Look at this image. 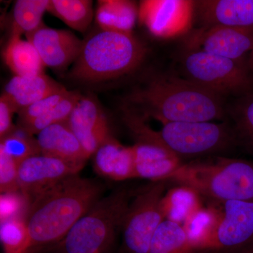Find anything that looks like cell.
<instances>
[{
    "mask_svg": "<svg viewBox=\"0 0 253 253\" xmlns=\"http://www.w3.org/2000/svg\"><path fill=\"white\" fill-rule=\"evenodd\" d=\"M103 188L97 181L69 176L33 199L26 220L30 252L55 246L99 201Z\"/></svg>",
    "mask_w": 253,
    "mask_h": 253,
    "instance_id": "6da1fadb",
    "label": "cell"
},
{
    "mask_svg": "<svg viewBox=\"0 0 253 253\" xmlns=\"http://www.w3.org/2000/svg\"><path fill=\"white\" fill-rule=\"evenodd\" d=\"M224 98L186 78L158 76L133 91L129 100L143 117L168 122H212L224 115Z\"/></svg>",
    "mask_w": 253,
    "mask_h": 253,
    "instance_id": "7a4b0ae2",
    "label": "cell"
},
{
    "mask_svg": "<svg viewBox=\"0 0 253 253\" xmlns=\"http://www.w3.org/2000/svg\"><path fill=\"white\" fill-rule=\"evenodd\" d=\"M145 54L146 49L132 33L101 30L83 42L69 76L85 82L120 77L137 68Z\"/></svg>",
    "mask_w": 253,
    "mask_h": 253,
    "instance_id": "3957f363",
    "label": "cell"
},
{
    "mask_svg": "<svg viewBox=\"0 0 253 253\" xmlns=\"http://www.w3.org/2000/svg\"><path fill=\"white\" fill-rule=\"evenodd\" d=\"M124 121L137 142L161 146L179 157L195 156L223 149L231 144L232 133L224 123L168 122L160 130H154L139 113L126 109Z\"/></svg>",
    "mask_w": 253,
    "mask_h": 253,
    "instance_id": "277c9868",
    "label": "cell"
},
{
    "mask_svg": "<svg viewBox=\"0 0 253 253\" xmlns=\"http://www.w3.org/2000/svg\"><path fill=\"white\" fill-rule=\"evenodd\" d=\"M181 186L219 201L253 202V162L217 158L181 165L168 176Z\"/></svg>",
    "mask_w": 253,
    "mask_h": 253,
    "instance_id": "5b68a950",
    "label": "cell"
},
{
    "mask_svg": "<svg viewBox=\"0 0 253 253\" xmlns=\"http://www.w3.org/2000/svg\"><path fill=\"white\" fill-rule=\"evenodd\" d=\"M130 202L126 189L116 190L100 199L55 245L54 253H107L123 228Z\"/></svg>",
    "mask_w": 253,
    "mask_h": 253,
    "instance_id": "8992f818",
    "label": "cell"
},
{
    "mask_svg": "<svg viewBox=\"0 0 253 253\" xmlns=\"http://www.w3.org/2000/svg\"><path fill=\"white\" fill-rule=\"evenodd\" d=\"M186 79L221 97L241 96L253 91V77L247 61H234L189 50L183 59Z\"/></svg>",
    "mask_w": 253,
    "mask_h": 253,
    "instance_id": "52a82bcc",
    "label": "cell"
},
{
    "mask_svg": "<svg viewBox=\"0 0 253 253\" xmlns=\"http://www.w3.org/2000/svg\"><path fill=\"white\" fill-rule=\"evenodd\" d=\"M192 241L199 253H231L253 245V202L227 201Z\"/></svg>",
    "mask_w": 253,
    "mask_h": 253,
    "instance_id": "ba28073f",
    "label": "cell"
},
{
    "mask_svg": "<svg viewBox=\"0 0 253 253\" xmlns=\"http://www.w3.org/2000/svg\"><path fill=\"white\" fill-rule=\"evenodd\" d=\"M164 180L154 181L135 195L123 223V250L126 253H149L158 226L166 219L162 201Z\"/></svg>",
    "mask_w": 253,
    "mask_h": 253,
    "instance_id": "9c48e42d",
    "label": "cell"
},
{
    "mask_svg": "<svg viewBox=\"0 0 253 253\" xmlns=\"http://www.w3.org/2000/svg\"><path fill=\"white\" fill-rule=\"evenodd\" d=\"M194 14V1L144 0L139 4L138 18L153 36L169 39L189 32Z\"/></svg>",
    "mask_w": 253,
    "mask_h": 253,
    "instance_id": "30bf717a",
    "label": "cell"
},
{
    "mask_svg": "<svg viewBox=\"0 0 253 253\" xmlns=\"http://www.w3.org/2000/svg\"><path fill=\"white\" fill-rule=\"evenodd\" d=\"M83 166L43 154L32 156L18 165L20 191L34 199L63 179L78 174Z\"/></svg>",
    "mask_w": 253,
    "mask_h": 253,
    "instance_id": "8fae6325",
    "label": "cell"
},
{
    "mask_svg": "<svg viewBox=\"0 0 253 253\" xmlns=\"http://www.w3.org/2000/svg\"><path fill=\"white\" fill-rule=\"evenodd\" d=\"M189 50H200L234 61H245L253 50V31L225 26L201 28L187 41Z\"/></svg>",
    "mask_w": 253,
    "mask_h": 253,
    "instance_id": "7c38bea8",
    "label": "cell"
},
{
    "mask_svg": "<svg viewBox=\"0 0 253 253\" xmlns=\"http://www.w3.org/2000/svg\"><path fill=\"white\" fill-rule=\"evenodd\" d=\"M66 122L89 157L111 136L104 111L89 96H82Z\"/></svg>",
    "mask_w": 253,
    "mask_h": 253,
    "instance_id": "4fadbf2b",
    "label": "cell"
},
{
    "mask_svg": "<svg viewBox=\"0 0 253 253\" xmlns=\"http://www.w3.org/2000/svg\"><path fill=\"white\" fill-rule=\"evenodd\" d=\"M26 36L36 47L44 66L55 69L74 63L83 47V42L71 32L44 25Z\"/></svg>",
    "mask_w": 253,
    "mask_h": 253,
    "instance_id": "5bb4252c",
    "label": "cell"
},
{
    "mask_svg": "<svg viewBox=\"0 0 253 253\" xmlns=\"http://www.w3.org/2000/svg\"><path fill=\"white\" fill-rule=\"evenodd\" d=\"M195 10L204 28L225 26L253 31V0L197 1Z\"/></svg>",
    "mask_w": 253,
    "mask_h": 253,
    "instance_id": "9a60e30c",
    "label": "cell"
},
{
    "mask_svg": "<svg viewBox=\"0 0 253 253\" xmlns=\"http://www.w3.org/2000/svg\"><path fill=\"white\" fill-rule=\"evenodd\" d=\"M131 149L136 177L166 180L182 165L180 157L156 145L137 142Z\"/></svg>",
    "mask_w": 253,
    "mask_h": 253,
    "instance_id": "2e32d148",
    "label": "cell"
},
{
    "mask_svg": "<svg viewBox=\"0 0 253 253\" xmlns=\"http://www.w3.org/2000/svg\"><path fill=\"white\" fill-rule=\"evenodd\" d=\"M36 138L41 154L83 165L89 158L66 121L47 126Z\"/></svg>",
    "mask_w": 253,
    "mask_h": 253,
    "instance_id": "e0dca14e",
    "label": "cell"
},
{
    "mask_svg": "<svg viewBox=\"0 0 253 253\" xmlns=\"http://www.w3.org/2000/svg\"><path fill=\"white\" fill-rule=\"evenodd\" d=\"M94 168L100 175L115 181L136 178L131 147H126L110 136L94 155Z\"/></svg>",
    "mask_w": 253,
    "mask_h": 253,
    "instance_id": "ac0fdd59",
    "label": "cell"
},
{
    "mask_svg": "<svg viewBox=\"0 0 253 253\" xmlns=\"http://www.w3.org/2000/svg\"><path fill=\"white\" fill-rule=\"evenodd\" d=\"M63 89L64 86L60 83L42 73L24 77L14 76L5 86L3 94L14 103L19 111Z\"/></svg>",
    "mask_w": 253,
    "mask_h": 253,
    "instance_id": "d6986e66",
    "label": "cell"
},
{
    "mask_svg": "<svg viewBox=\"0 0 253 253\" xmlns=\"http://www.w3.org/2000/svg\"><path fill=\"white\" fill-rule=\"evenodd\" d=\"M4 59L16 76H33L44 73V65L31 42L12 35L4 51Z\"/></svg>",
    "mask_w": 253,
    "mask_h": 253,
    "instance_id": "ffe728a7",
    "label": "cell"
},
{
    "mask_svg": "<svg viewBox=\"0 0 253 253\" xmlns=\"http://www.w3.org/2000/svg\"><path fill=\"white\" fill-rule=\"evenodd\" d=\"M136 4L126 0H102L98 1L96 20L101 30L132 33L138 18Z\"/></svg>",
    "mask_w": 253,
    "mask_h": 253,
    "instance_id": "44dd1931",
    "label": "cell"
},
{
    "mask_svg": "<svg viewBox=\"0 0 253 253\" xmlns=\"http://www.w3.org/2000/svg\"><path fill=\"white\" fill-rule=\"evenodd\" d=\"M199 195L194 190L184 186L168 191L162 201L166 219L182 226L191 216L202 209Z\"/></svg>",
    "mask_w": 253,
    "mask_h": 253,
    "instance_id": "7402d4cb",
    "label": "cell"
},
{
    "mask_svg": "<svg viewBox=\"0 0 253 253\" xmlns=\"http://www.w3.org/2000/svg\"><path fill=\"white\" fill-rule=\"evenodd\" d=\"M149 253H199L181 224L165 219L158 226Z\"/></svg>",
    "mask_w": 253,
    "mask_h": 253,
    "instance_id": "603a6c76",
    "label": "cell"
},
{
    "mask_svg": "<svg viewBox=\"0 0 253 253\" xmlns=\"http://www.w3.org/2000/svg\"><path fill=\"white\" fill-rule=\"evenodd\" d=\"M47 11L79 32L87 29L94 16L89 0H49Z\"/></svg>",
    "mask_w": 253,
    "mask_h": 253,
    "instance_id": "cb8c5ba5",
    "label": "cell"
},
{
    "mask_svg": "<svg viewBox=\"0 0 253 253\" xmlns=\"http://www.w3.org/2000/svg\"><path fill=\"white\" fill-rule=\"evenodd\" d=\"M49 0H18L13 11L12 35H28L42 26V18Z\"/></svg>",
    "mask_w": 253,
    "mask_h": 253,
    "instance_id": "d4e9b609",
    "label": "cell"
},
{
    "mask_svg": "<svg viewBox=\"0 0 253 253\" xmlns=\"http://www.w3.org/2000/svg\"><path fill=\"white\" fill-rule=\"evenodd\" d=\"M0 149L18 165L28 158L41 154L37 138L18 126L1 139Z\"/></svg>",
    "mask_w": 253,
    "mask_h": 253,
    "instance_id": "484cf974",
    "label": "cell"
},
{
    "mask_svg": "<svg viewBox=\"0 0 253 253\" xmlns=\"http://www.w3.org/2000/svg\"><path fill=\"white\" fill-rule=\"evenodd\" d=\"M0 239L4 253H29L30 236L24 219L1 221Z\"/></svg>",
    "mask_w": 253,
    "mask_h": 253,
    "instance_id": "4316f807",
    "label": "cell"
},
{
    "mask_svg": "<svg viewBox=\"0 0 253 253\" xmlns=\"http://www.w3.org/2000/svg\"><path fill=\"white\" fill-rule=\"evenodd\" d=\"M81 97L82 95L77 91H70L68 96L60 101L52 109L50 110L49 112L28 123L26 126L19 127L35 135L47 126L67 121L70 115Z\"/></svg>",
    "mask_w": 253,
    "mask_h": 253,
    "instance_id": "83f0119b",
    "label": "cell"
},
{
    "mask_svg": "<svg viewBox=\"0 0 253 253\" xmlns=\"http://www.w3.org/2000/svg\"><path fill=\"white\" fill-rule=\"evenodd\" d=\"M69 93L70 91H68L65 88L59 92L46 96L44 99L39 100L27 107L21 109L18 112L17 126H26L37 118L44 116L59 104L60 101L66 97Z\"/></svg>",
    "mask_w": 253,
    "mask_h": 253,
    "instance_id": "f1b7e54d",
    "label": "cell"
},
{
    "mask_svg": "<svg viewBox=\"0 0 253 253\" xmlns=\"http://www.w3.org/2000/svg\"><path fill=\"white\" fill-rule=\"evenodd\" d=\"M232 111L240 131L253 146V91L241 96Z\"/></svg>",
    "mask_w": 253,
    "mask_h": 253,
    "instance_id": "f546056e",
    "label": "cell"
},
{
    "mask_svg": "<svg viewBox=\"0 0 253 253\" xmlns=\"http://www.w3.org/2000/svg\"><path fill=\"white\" fill-rule=\"evenodd\" d=\"M18 164L0 149V191L1 194L19 191Z\"/></svg>",
    "mask_w": 253,
    "mask_h": 253,
    "instance_id": "4dcf8cb0",
    "label": "cell"
},
{
    "mask_svg": "<svg viewBox=\"0 0 253 253\" xmlns=\"http://www.w3.org/2000/svg\"><path fill=\"white\" fill-rule=\"evenodd\" d=\"M20 191L1 194V221L14 218L25 219L22 213L26 210L28 200L30 199L22 192L20 194Z\"/></svg>",
    "mask_w": 253,
    "mask_h": 253,
    "instance_id": "1f68e13d",
    "label": "cell"
},
{
    "mask_svg": "<svg viewBox=\"0 0 253 253\" xmlns=\"http://www.w3.org/2000/svg\"><path fill=\"white\" fill-rule=\"evenodd\" d=\"M17 108L6 96L1 94L0 98V137L2 139L15 127L13 124V117L18 113Z\"/></svg>",
    "mask_w": 253,
    "mask_h": 253,
    "instance_id": "d6a6232c",
    "label": "cell"
},
{
    "mask_svg": "<svg viewBox=\"0 0 253 253\" xmlns=\"http://www.w3.org/2000/svg\"><path fill=\"white\" fill-rule=\"evenodd\" d=\"M248 66H249L250 71L252 74L253 77V50L249 55V59H247Z\"/></svg>",
    "mask_w": 253,
    "mask_h": 253,
    "instance_id": "836d02e7",
    "label": "cell"
},
{
    "mask_svg": "<svg viewBox=\"0 0 253 253\" xmlns=\"http://www.w3.org/2000/svg\"><path fill=\"white\" fill-rule=\"evenodd\" d=\"M231 253H253V245L249 246V247L246 248V249L241 250V251Z\"/></svg>",
    "mask_w": 253,
    "mask_h": 253,
    "instance_id": "e575fe53",
    "label": "cell"
}]
</instances>
